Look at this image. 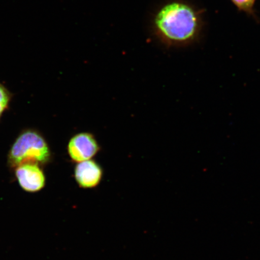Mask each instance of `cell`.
Listing matches in <instances>:
<instances>
[{
  "instance_id": "obj_1",
  "label": "cell",
  "mask_w": 260,
  "mask_h": 260,
  "mask_svg": "<svg viewBox=\"0 0 260 260\" xmlns=\"http://www.w3.org/2000/svg\"><path fill=\"white\" fill-rule=\"evenodd\" d=\"M203 11L182 0L166 3L152 22L155 37L167 47H184L199 39L203 27Z\"/></svg>"
},
{
  "instance_id": "obj_2",
  "label": "cell",
  "mask_w": 260,
  "mask_h": 260,
  "mask_svg": "<svg viewBox=\"0 0 260 260\" xmlns=\"http://www.w3.org/2000/svg\"><path fill=\"white\" fill-rule=\"evenodd\" d=\"M50 149L40 133L34 129L22 132L10 149L8 164L16 168L21 165H44L51 160Z\"/></svg>"
},
{
  "instance_id": "obj_3",
  "label": "cell",
  "mask_w": 260,
  "mask_h": 260,
  "mask_svg": "<svg viewBox=\"0 0 260 260\" xmlns=\"http://www.w3.org/2000/svg\"><path fill=\"white\" fill-rule=\"evenodd\" d=\"M99 150L100 146L95 138L89 133H79L68 143V154L77 162L91 160Z\"/></svg>"
},
{
  "instance_id": "obj_4",
  "label": "cell",
  "mask_w": 260,
  "mask_h": 260,
  "mask_svg": "<svg viewBox=\"0 0 260 260\" xmlns=\"http://www.w3.org/2000/svg\"><path fill=\"white\" fill-rule=\"evenodd\" d=\"M15 177L19 186L26 192L36 193L45 186L46 178L40 165L26 164L15 168Z\"/></svg>"
},
{
  "instance_id": "obj_5",
  "label": "cell",
  "mask_w": 260,
  "mask_h": 260,
  "mask_svg": "<svg viewBox=\"0 0 260 260\" xmlns=\"http://www.w3.org/2000/svg\"><path fill=\"white\" fill-rule=\"evenodd\" d=\"M103 172L95 161L89 160L77 162L74 177L79 186L83 188L96 187L102 181Z\"/></svg>"
},
{
  "instance_id": "obj_6",
  "label": "cell",
  "mask_w": 260,
  "mask_h": 260,
  "mask_svg": "<svg viewBox=\"0 0 260 260\" xmlns=\"http://www.w3.org/2000/svg\"><path fill=\"white\" fill-rule=\"evenodd\" d=\"M236 7L246 14L255 18L254 5L256 0H231Z\"/></svg>"
},
{
  "instance_id": "obj_7",
  "label": "cell",
  "mask_w": 260,
  "mask_h": 260,
  "mask_svg": "<svg viewBox=\"0 0 260 260\" xmlns=\"http://www.w3.org/2000/svg\"><path fill=\"white\" fill-rule=\"evenodd\" d=\"M11 98V92L0 83V118L3 113L7 109Z\"/></svg>"
}]
</instances>
